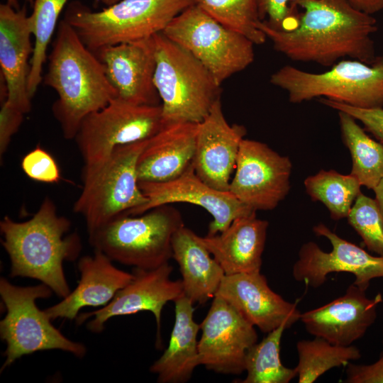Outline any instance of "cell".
Returning a JSON list of instances; mask_svg holds the SVG:
<instances>
[{"mask_svg":"<svg viewBox=\"0 0 383 383\" xmlns=\"http://www.w3.org/2000/svg\"><path fill=\"white\" fill-rule=\"evenodd\" d=\"M347 218L367 249L383 257V211L377 200L361 192Z\"/></svg>","mask_w":383,"mask_h":383,"instance_id":"d6a6232c","label":"cell"},{"mask_svg":"<svg viewBox=\"0 0 383 383\" xmlns=\"http://www.w3.org/2000/svg\"><path fill=\"white\" fill-rule=\"evenodd\" d=\"M174 303L175 321L168 347L150 367L160 383L186 382L200 365L197 340L200 324L194 320V303L184 295Z\"/></svg>","mask_w":383,"mask_h":383,"instance_id":"484cf974","label":"cell"},{"mask_svg":"<svg viewBox=\"0 0 383 383\" xmlns=\"http://www.w3.org/2000/svg\"><path fill=\"white\" fill-rule=\"evenodd\" d=\"M345 383H383V351L379 359L369 365H356L349 362Z\"/></svg>","mask_w":383,"mask_h":383,"instance_id":"74e56055","label":"cell"},{"mask_svg":"<svg viewBox=\"0 0 383 383\" xmlns=\"http://www.w3.org/2000/svg\"><path fill=\"white\" fill-rule=\"evenodd\" d=\"M148 201L130 216L140 215L155 207L172 203H189L206 210L213 219L207 235L225 231L237 218L255 211L239 201L229 192L216 189L201 179L193 163L178 177L164 182H138Z\"/></svg>","mask_w":383,"mask_h":383,"instance_id":"2e32d148","label":"cell"},{"mask_svg":"<svg viewBox=\"0 0 383 383\" xmlns=\"http://www.w3.org/2000/svg\"><path fill=\"white\" fill-rule=\"evenodd\" d=\"M26 4L16 9L0 4V67L5 82L6 101L24 114L31 110L28 91L30 60L33 52ZM2 102V101H1Z\"/></svg>","mask_w":383,"mask_h":383,"instance_id":"44dd1931","label":"cell"},{"mask_svg":"<svg viewBox=\"0 0 383 383\" xmlns=\"http://www.w3.org/2000/svg\"><path fill=\"white\" fill-rule=\"evenodd\" d=\"M80 279L77 287L59 303L45 309L51 319H76L87 306L103 307L133 278V274L117 268L107 255L94 250L93 255L79 260Z\"/></svg>","mask_w":383,"mask_h":383,"instance_id":"7402d4cb","label":"cell"},{"mask_svg":"<svg viewBox=\"0 0 383 383\" xmlns=\"http://www.w3.org/2000/svg\"><path fill=\"white\" fill-rule=\"evenodd\" d=\"M261 21L277 30L285 29L292 14V0H256Z\"/></svg>","mask_w":383,"mask_h":383,"instance_id":"d590c367","label":"cell"},{"mask_svg":"<svg viewBox=\"0 0 383 383\" xmlns=\"http://www.w3.org/2000/svg\"><path fill=\"white\" fill-rule=\"evenodd\" d=\"M313 233L324 237L332 245L330 252L323 251L315 242L304 243L293 265L296 281L318 288L333 272H347L355 276L353 284L367 290L371 280L383 278V257L374 256L357 245L332 231L324 223L313 226Z\"/></svg>","mask_w":383,"mask_h":383,"instance_id":"4fadbf2b","label":"cell"},{"mask_svg":"<svg viewBox=\"0 0 383 383\" xmlns=\"http://www.w3.org/2000/svg\"><path fill=\"white\" fill-rule=\"evenodd\" d=\"M0 110V156L6 152L12 136L18 131L24 113L9 105L6 101L1 102Z\"/></svg>","mask_w":383,"mask_h":383,"instance_id":"8d00e7d4","label":"cell"},{"mask_svg":"<svg viewBox=\"0 0 383 383\" xmlns=\"http://www.w3.org/2000/svg\"><path fill=\"white\" fill-rule=\"evenodd\" d=\"M319 101L337 111H341L349 113L363 124L365 131L372 134L376 139L383 143V108H356L325 98L319 99Z\"/></svg>","mask_w":383,"mask_h":383,"instance_id":"e575fe53","label":"cell"},{"mask_svg":"<svg viewBox=\"0 0 383 383\" xmlns=\"http://www.w3.org/2000/svg\"><path fill=\"white\" fill-rule=\"evenodd\" d=\"M69 0H34L28 24L34 37L33 52L30 60L28 91L32 99L43 82V69L48 59L47 50L59 16Z\"/></svg>","mask_w":383,"mask_h":383,"instance_id":"83f0119b","label":"cell"},{"mask_svg":"<svg viewBox=\"0 0 383 383\" xmlns=\"http://www.w3.org/2000/svg\"><path fill=\"white\" fill-rule=\"evenodd\" d=\"M184 225L180 212L165 204L140 215L119 216L89 235V241L113 261L154 269L172 257L173 235Z\"/></svg>","mask_w":383,"mask_h":383,"instance_id":"8992f818","label":"cell"},{"mask_svg":"<svg viewBox=\"0 0 383 383\" xmlns=\"http://www.w3.org/2000/svg\"><path fill=\"white\" fill-rule=\"evenodd\" d=\"M198 127L169 124L148 138L138 160V182H164L183 174L193 163Z\"/></svg>","mask_w":383,"mask_h":383,"instance_id":"603a6c76","label":"cell"},{"mask_svg":"<svg viewBox=\"0 0 383 383\" xmlns=\"http://www.w3.org/2000/svg\"><path fill=\"white\" fill-rule=\"evenodd\" d=\"M152 38L154 84L160 99L163 126L201 123L221 99V85L199 61L163 33Z\"/></svg>","mask_w":383,"mask_h":383,"instance_id":"5b68a950","label":"cell"},{"mask_svg":"<svg viewBox=\"0 0 383 383\" xmlns=\"http://www.w3.org/2000/svg\"><path fill=\"white\" fill-rule=\"evenodd\" d=\"M270 83L284 90L293 104L325 98L356 108H382L383 57L371 64L340 60L322 73L285 65L271 75Z\"/></svg>","mask_w":383,"mask_h":383,"instance_id":"52a82bcc","label":"cell"},{"mask_svg":"<svg viewBox=\"0 0 383 383\" xmlns=\"http://www.w3.org/2000/svg\"><path fill=\"white\" fill-rule=\"evenodd\" d=\"M163 127L161 105H138L119 98L87 116L74 140L82 155V181L93 175L113 150L150 138Z\"/></svg>","mask_w":383,"mask_h":383,"instance_id":"30bf717a","label":"cell"},{"mask_svg":"<svg viewBox=\"0 0 383 383\" xmlns=\"http://www.w3.org/2000/svg\"><path fill=\"white\" fill-rule=\"evenodd\" d=\"M355 9L372 15L383 10V0H348Z\"/></svg>","mask_w":383,"mask_h":383,"instance_id":"f35d334b","label":"cell"},{"mask_svg":"<svg viewBox=\"0 0 383 383\" xmlns=\"http://www.w3.org/2000/svg\"><path fill=\"white\" fill-rule=\"evenodd\" d=\"M288 328L287 324H282L250 348L245 360L247 374L240 382L289 383L297 377L296 368L284 366L280 360L281 340Z\"/></svg>","mask_w":383,"mask_h":383,"instance_id":"4dcf8cb0","label":"cell"},{"mask_svg":"<svg viewBox=\"0 0 383 383\" xmlns=\"http://www.w3.org/2000/svg\"><path fill=\"white\" fill-rule=\"evenodd\" d=\"M118 1L120 0H94L95 3L98 4H104L105 6L113 4Z\"/></svg>","mask_w":383,"mask_h":383,"instance_id":"60d3db41","label":"cell"},{"mask_svg":"<svg viewBox=\"0 0 383 383\" xmlns=\"http://www.w3.org/2000/svg\"><path fill=\"white\" fill-rule=\"evenodd\" d=\"M373 191L375 194V199L383 211V178Z\"/></svg>","mask_w":383,"mask_h":383,"instance_id":"ab89813d","label":"cell"},{"mask_svg":"<svg viewBox=\"0 0 383 383\" xmlns=\"http://www.w3.org/2000/svg\"><path fill=\"white\" fill-rule=\"evenodd\" d=\"M147 140L117 147L93 175L82 181L73 210L84 218L88 235L147 203L137 174L138 160Z\"/></svg>","mask_w":383,"mask_h":383,"instance_id":"9c48e42d","label":"cell"},{"mask_svg":"<svg viewBox=\"0 0 383 383\" xmlns=\"http://www.w3.org/2000/svg\"><path fill=\"white\" fill-rule=\"evenodd\" d=\"M200 329V365L223 374L245 371L246 356L257 342V334L255 326L231 304L215 296Z\"/></svg>","mask_w":383,"mask_h":383,"instance_id":"5bb4252c","label":"cell"},{"mask_svg":"<svg viewBox=\"0 0 383 383\" xmlns=\"http://www.w3.org/2000/svg\"><path fill=\"white\" fill-rule=\"evenodd\" d=\"M365 292L353 283L341 296L301 313L300 321L313 336L337 345H351L374 323L377 307L383 301L380 293L370 299Z\"/></svg>","mask_w":383,"mask_h":383,"instance_id":"ac0fdd59","label":"cell"},{"mask_svg":"<svg viewBox=\"0 0 383 383\" xmlns=\"http://www.w3.org/2000/svg\"><path fill=\"white\" fill-rule=\"evenodd\" d=\"M21 166L26 176L37 182L56 183L61 179L56 161L40 146H36L23 157Z\"/></svg>","mask_w":383,"mask_h":383,"instance_id":"836d02e7","label":"cell"},{"mask_svg":"<svg viewBox=\"0 0 383 383\" xmlns=\"http://www.w3.org/2000/svg\"><path fill=\"white\" fill-rule=\"evenodd\" d=\"M172 250L182 277L184 295L199 304L213 299L226 274L200 236L184 225L173 235Z\"/></svg>","mask_w":383,"mask_h":383,"instance_id":"d4e9b609","label":"cell"},{"mask_svg":"<svg viewBox=\"0 0 383 383\" xmlns=\"http://www.w3.org/2000/svg\"><path fill=\"white\" fill-rule=\"evenodd\" d=\"M6 3L11 5L16 9H19L21 8L18 0H6Z\"/></svg>","mask_w":383,"mask_h":383,"instance_id":"b9f144b4","label":"cell"},{"mask_svg":"<svg viewBox=\"0 0 383 383\" xmlns=\"http://www.w3.org/2000/svg\"><path fill=\"white\" fill-rule=\"evenodd\" d=\"M70 221L57 214L55 203L44 199L37 212L26 221L6 216L0 221L2 246L10 262L11 277H27L48 286L58 296L70 293L63 269L65 261H74L82 245L77 233L66 234Z\"/></svg>","mask_w":383,"mask_h":383,"instance_id":"7a4b0ae2","label":"cell"},{"mask_svg":"<svg viewBox=\"0 0 383 383\" xmlns=\"http://www.w3.org/2000/svg\"><path fill=\"white\" fill-rule=\"evenodd\" d=\"M304 184L311 199L324 204L334 221L347 218L362 187L353 174H343L333 170H321L306 177Z\"/></svg>","mask_w":383,"mask_h":383,"instance_id":"f1b7e54d","label":"cell"},{"mask_svg":"<svg viewBox=\"0 0 383 383\" xmlns=\"http://www.w3.org/2000/svg\"><path fill=\"white\" fill-rule=\"evenodd\" d=\"M172 270L169 262L150 270L134 267L132 280L107 305L94 311L79 313L77 323H83L93 316L87 322V328L91 332L101 333L107 321L114 316L150 311L154 315L157 326L158 346L162 309L168 301H174L184 295L182 279H170Z\"/></svg>","mask_w":383,"mask_h":383,"instance_id":"9a60e30c","label":"cell"},{"mask_svg":"<svg viewBox=\"0 0 383 383\" xmlns=\"http://www.w3.org/2000/svg\"><path fill=\"white\" fill-rule=\"evenodd\" d=\"M52 292L43 283L18 287L1 277L0 295L6 309L0 321V336L6 344L1 372L17 359L38 351L61 350L79 358L85 355L86 347L65 337L37 306L36 299H47Z\"/></svg>","mask_w":383,"mask_h":383,"instance_id":"ba28073f","label":"cell"},{"mask_svg":"<svg viewBox=\"0 0 383 383\" xmlns=\"http://www.w3.org/2000/svg\"><path fill=\"white\" fill-rule=\"evenodd\" d=\"M43 82L55 91L52 111L65 139L74 140L83 119L117 98L104 67L74 29L62 19Z\"/></svg>","mask_w":383,"mask_h":383,"instance_id":"3957f363","label":"cell"},{"mask_svg":"<svg viewBox=\"0 0 383 383\" xmlns=\"http://www.w3.org/2000/svg\"><path fill=\"white\" fill-rule=\"evenodd\" d=\"M337 112L342 139L352 158L350 174L373 190L383 178V143L372 139L351 115Z\"/></svg>","mask_w":383,"mask_h":383,"instance_id":"4316f807","label":"cell"},{"mask_svg":"<svg viewBox=\"0 0 383 383\" xmlns=\"http://www.w3.org/2000/svg\"><path fill=\"white\" fill-rule=\"evenodd\" d=\"M303 11L292 14L294 26L277 30L265 21L261 30L274 48L291 60L331 67L344 57L372 63V35L377 30L372 15L353 7L348 0H292Z\"/></svg>","mask_w":383,"mask_h":383,"instance_id":"6da1fadb","label":"cell"},{"mask_svg":"<svg viewBox=\"0 0 383 383\" xmlns=\"http://www.w3.org/2000/svg\"><path fill=\"white\" fill-rule=\"evenodd\" d=\"M235 170L228 192L255 211L273 210L290 191L289 157L264 143L244 138Z\"/></svg>","mask_w":383,"mask_h":383,"instance_id":"7c38bea8","label":"cell"},{"mask_svg":"<svg viewBox=\"0 0 383 383\" xmlns=\"http://www.w3.org/2000/svg\"><path fill=\"white\" fill-rule=\"evenodd\" d=\"M194 0H120L100 11L79 1L67 6L63 19L91 51L141 40L162 33Z\"/></svg>","mask_w":383,"mask_h":383,"instance_id":"277c9868","label":"cell"},{"mask_svg":"<svg viewBox=\"0 0 383 383\" xmlns=\"http://www.w3.org/2000/svg\"><path fill=\"white\" fill-rule=\"evenodd\" d=\"M33 1L34 0H24V1L26 2V4H29L30 6H32L33 4Z\"/></svg>","mask_w":383,"mask_h":383,"instance_id":"7bdbcfd3","label":"cell"},{"mask_svg":"<svg viewBox=\"0 0 383 383\" xmlns=\"http://www.w3.org/2000/svg\"><path fill=\"white\" fill-rule=\"evenodd\" d=\"M268 226L254 212L235 218L223 232L200 240L226 275L260 272Z\"/></svg>","mask_w":383,"mask_h":383,"instance_id":"cb8c5ba5","label":"cell"},{"mask_svg":"<svg viewBox=\"0 0 383 383\" xmlns=\"http://www.w3.org/2000/svg\"><path fill=\"white\" fill-rule=\"evenodd\" d=\"M299 383H313L327 371L348 365L360 358V350L355 345L332 344L321 337L301 340L296 343Z\"/></svg>","mask_w":383,"mask_h":383,"instance_id":"f546056e","label":"cell"},{"mask_svg":"<svg viewBox=\"0 0 383 383\" xmlns=\"http://www.w3.org/2000/svg\"><path fill=\"white\" fill-rule=\"evenodd\" d=\"M210 16L223 26L237 31L255 45L262 44L267 37L260 28L256 0H194Z\"/></svg>","mask_w":383,"mask_h":383,"instance_id":"1f68e13d","label":"cell"},{"mask_svg":"<svg viewBox=\"0 0 383 383\" xmlns=\"http://www.w3.org/2000/svg\"><path fill=\"white\" fill-rule=\"evenodd\" d=\"M216 296L227 301L265 333L283 323L290 328L300 320L296 303H290L275 293L260 272L225 275Z\"/></svg>","mask_w":383,"mask_h":383,"instance_id":"ffe728a7","label":"cell"},{"mask_svg":"<svg viewBox=\"0 0 383 383\" xmlns=\"http://www.w3.org/2000/svg\"><path fill=\"white\" fill-rule=\"evenodd\" d=\"M101 63L117 97L138 105H160L154 84L152 38L102 47L92 51Z\"/></svg>","mask_w":383,"mask_h":383,"instance_id":"e0dca14e","label":"cell"},{"mask_svg":"<svg viewBox=\"0 0 383 383\" xmlns=\"http://www.w3.org/2000/svg\"><path fill=\"white\" fill-rule=\"evenodd\" d=\"M162 33L199 61L219 85L254 61L253 42L196 4L177 15Z\"/></svg>","mask_w":383,"mask_h":383,"instance_id":"8fae6325","label":"cell"},{"mask_svg":"<svg viewBox=\"0 0 383 383\" xmlns=\"http://www.w3.org/2000/svg\"><path fill=\"white\" fill-rule=\"evenodd\" d=\"M246 128L230 125L218 100L199 123L193 165L197 176L208 185L228 192L231 176Z\"/></svg>","mask_w":383,"mask_h":383,"instance_id":"d6986e66","label":"cell"}]
</instances>
